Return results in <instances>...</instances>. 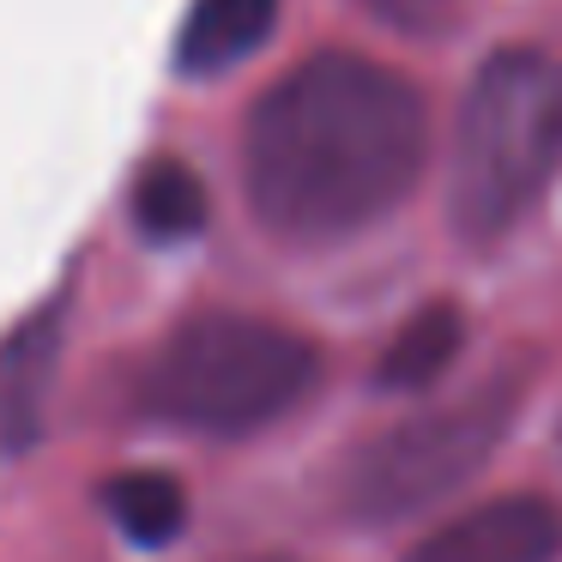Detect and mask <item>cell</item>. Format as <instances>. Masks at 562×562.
Returning a JSON list of instances; mask_svg holds the SVG:
<instances>
[{"mask_svg": "<svg viewBox=\"0 0 562 562\" xmlns=\"http://www.w3.org/2000/svg\"><path fill=\"white\" fill-rule=\"evenodd\" d=\"M321 351L260 315H194L158 345L139 400L151 417L194 436L267 429L315 387Z\"/></svg>", "mask_w": 562, "mask_h": 562, "instance_id": "2", "label": "cell"}, {"mask_svg": "<svg viewBox=\"0 0 562 562\" xmlns=\"http://www.w3.org/2000/svg\"><path fill=\"white\" fill-rule=\"evenodd\" d=\"M272 25H279V0H194L176 37V67L188 79L231 74L272 37Z\"/></svg>", "mask_w": 562, "mask_h": 562, "instance_id": "6", "label": "cell"}, {"mask_svg": "<svg viewBox=\"0 0 562 562\" xmlns=\"http://www.w3.org/2000/svg\"><path fill=\"white\" fill-rule=\"evenodd\" d=\"M369 13H381L400 31H441V25H453L460 0H369Z\"/></svg>", "mask_w": 562, "mask_h": 562, "instance_id": "10", "label": "cell"}, {"mask_svg": "<svg viewBox=\"0 0 562 562\" xmlns=\"http://www.w3.org/2000/svg\"><path fill=\"white\" fill-rule=\"evenodd\" d=\"M453 351H460V315H453L448 303H429L424 315H412L400 327V339L387 345L375 381H381V387H393V393L429 387V381L453 363Z\"/></svg>", "mask_w": 562, "mask_h": 562, "instance_id": "8", "label": "cell"}, {"mask_svg": "<svg viewBox=\"0 0 562 562\" xmlns=\"http://www.w3.org/2000/svg\"><path fill=\"white\" fill-rule=\"evenodd\" d=\"M562 550V514L538 496H502L429 532L405 562H550Z\"/></svg>", "mask_w": 562, "mask_h": 562, "instance_id": "5", "label": "cell"}, {"mask_svg": "<svg viewBox=\"0 0 562 562\" xmlns=\"http://www.w3.org/2000/svg\"><path fill=\"white\" fill-rule=\"evenodd\" d=\"M248 562H291V557H248Z\"/></svg>", "mask_w": 562, "mask_h": 562, "instance_id": "11", "label": "cell"}, {"mask_svg": "<svg viewBox=\"0 0 562 562\" xmlns=\"http://www.w3.org/2000/svg\"><path fill=\"white\" fill-rule=\"evenodd\" d=\"M134 218L151 243H188L206 231V188L182 158H151L134 182Z\"/></svg>", "mask_w": 562, "mask_h": 562, "instance_id": "7", "label": "cell"}, {"mask_svg": "<svg viewBox=\"0 0 562 562\" xmlns=\"http://www.w3.org/2000/svg\"><path fill=\"white\" fill-rule=\"evenodd\" d=\"M110 514L134 544H176L188 520V496L170 472H122L110 484Z\"/></svg>", "mask_w": 562, "mask_h": 562, "instance_id": "9", "label": "cell"}, {"mask_svg": "<svg viewBox=\"0 0 562 562\" xmlns=\"http://www.w3.org/2000/svg\"><path fill=\"white\" fill-rule=\"evenodd\" d=\"M562 164V67L538 49H496L477 67L453 134L448 206L460 236H502Z\"/></svg>", "mask_w": 562, "mask_h": 562, "instance_id": "3", "label": "cell"}, {"mask_svg": "<svg viewBox=\"0 0 562 562\" xmlns=\"http://www.w3.org/2000/svg\"><path fill=\"white\" fill-rule=\"evenodd\" d=\"M424 170V98L363 55L291 67L243 122L248 212L284 243H339L412 194Z\"/></svg>", "mask_w": 562, "mask_h": 562, "instance_id": "1", "label": "cell"}, {"mask_svg": "<svg viewBox=\"0 0 562 562\" xmlns=\"http://www.w3.org/2000/svg\"><path fill=\"white\" fill-rule=\"evenodd\" d=\"M508 412L514 381H490V387L441 405V412H424L375 436L345 472V508L357 520H400V514L429 508L490 460L496 436L508 429Z\"/></svg>", "mask_w": 562, "mask_h": 562, "instance_id": "4", "label": "cell"}]
</instances>
